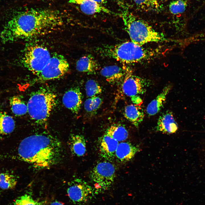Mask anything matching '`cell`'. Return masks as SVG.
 I'll return each instance as SVG.
<instances>
[{
  "instance_id": "cell-8",
  "label": "cell",
  "mask_w": 205,
  "mask_h": 205,
  "mask_svg": "<svg viewBox=\"0 0 205 205\" xmlns=\"http://www.w3.org/2000/svg\"><path fill=\"white\" fill-rule=\"evenodd\" d=\"M69 67V64L63 56L54 54L37 76L43 81L59 78L66 73Z\"/></svg>"
},
{
  "instance_id": "cell-28",
  "label": "cell",
  "mask_w": 205,
  "mask_h": 205,
  "mask_svg": "<svg viewBox=\"0 0 205 205\" xmlns=\"http://www.w3.org/2000/svg\"><path fill=\"white\" fill-rule=\"evenodd\" d=\"M46 201H39L34 199L31 196L25 194L16 199L13 205H46Z\"/></svg>"
},
{
  "instance_id": "cell-31",
  "label": "cell",
  "mask_w": 205,
  "mask_h": 205,
  "mask_svg": "<svg viewBox=\"0 0 205 205\" xmlns=\"http://www.w3.org/2000/svg\"><path fill=\"white\" fill-rule=\"evenodd\" d=\"M50 205H64L62 203L58 201H55L53 202Z\"/></svg>"
},
{
  "instance_id": "cell-12",
  "label": "cell",
  "mask_w": 205,
  "mask_h": 205,
  "mask_svg": "<svg viewBox=\"0 0 205 205\" xmlns=\"http://www.w3.org/2000/svg\"><path fill=\"white\" fill-rule=\"evenodd\" d=\"M68 2L78 5L81 11L87 15H92L101 13L116 14L102 4L92 0H69Z\"/></svg>"
},
{
  "instance_id": "cell-18",
  "label": "cell",
  "mask_w": 205,
  "mask_h": 205,
  "mask_svg": "<svg viewBox=\"0 0 205 205\" xmlns=\"http://www.w3.org/2000/svg\"><path fill=\"white\" fill-rule=\"evenodd\" d=\"M124 114L125 118L137 128L144 117L143 108L140 105L134 104L126 106L124 108Z\"/></svg>"
},
{
  "instance_id": "cell-4",
  "label": "cell",
  "mask_w": 205,
  "mask_h": 205,
  "mask_svg": "<svg viewBox=\"0 0 205 205\" xmlns=\"http://www.w3.org/2000/svg\"><path fill=\"white\" fill-rule=\"evenodd\" d=\"M122 3H118L121 9V16L131 41L140 46L149 43L169 42L163 34L129 11Z\"/></svg>"
},
{
  "instance_id": "cell-5",
  "label": "cell",
  "mask_w": 205,
  "mask_h": 205,
  "mask_svg": "<svg viewBox=\"0 0 205 205\" xmlns=\"http://www.w3.org/2000/svg\"><path fill=\"white\" fill-rule=\"evenodd\" d=\"M56 102L53 92L48 87H41L31 94L27 104L28 112L35 122L42 125L47 121Z\"/></svg>"
},
{
  "instance_id": "cell-33",
  "label": "cell",
  "mask_w": 205,
  "mask_h": 205,
  "mask_svg": "<svg viewBox=\"0 0 205 205\" xmlns=\"http://www.w3.org/2000/svg\"><path fill=\"white\" fill-rule=\"evenodd\" d=\"M164 0V1H165V0Z\"/></svg>"
},
{
  "instance_id": "cell-11",
  "label": "cell",
  "mask_w": 205,
  "mask_h": 205,
  "mask_svg": "<svg viewBox=\"0 0 205 205\" xmlns=\"http://www.w3.org/2000/svg\"><path fill=\"white\" fill-rule=\"evenodd\" d=\"M82 95L79 88H70L64 94L62 98L63 105L73 113L77 114L82 103Z\"/></svg>"
},
{
  "instance_id": "cell-15",
  "label": "cell",
  "mask_w": 205,
  "mask_h": 205,
  "mask_svg": "<svg viewBox=\"0 0 205 205\" xmlns=\"http://www.w3.org/2000/svg\"><path fill=\"white\" fill-rule=\"evenodd\" d=\"M128 72L125 68L113 65L104 67L100 73L107 81L114 84L123 81Z\"/></svg>"
},
{
  "instance_id": "cell-22",
  "label": "cell",
  "mask_w": 205,
  "mask_h": 205,
  "mask_svg": "<svg viewBox=\"0 0 205 205\" xmlns=\"http://www.w3.org/2000/svg\"><path fill=\"white\" fill-rule=\"evenodd\" d=\"M9 103L13 113L16 116L23 115L28 112L27 104L19 96H14L11 97Z\"/></svg>"
},
{
  "instance_id": "cell-6",
  "label": "cell",
  "mask_w": 205,
  "mask_h": 205,
  "mask_svg": "<svg viewBox=\"0 0 205 205\" xmlns=\"http://www.w3.org/2000/svg\"><path fill=\"white\" fill-rule=\"evenodd\" d=\"M51 57L50 52L46 47L40 44H31L25 48L22 62L26 68L37 76Z\"/></svg>"
},
{
  "instance_id": "cell-13",
  "label": "cell",
  "mask_w": 205,
  "mask_h": 205,
  "mask_svg": "<svg viewBox=\"0 0 205 205\" xmlns=\"http://www.w3.org/2000/svg\"><path fill=\"white\" fill-rule=\"evenodd\" d=\"M119 142L105 134L100 138L99 148L101 156L109 161L113 159Z\"/></svg>"
},
{
  "instance_id": "cell-9",
  "label": "cell",
  "mask_w": 205,
  "mask_h": 205,
  "mask_svg": "<svg viewBox=\"0 0 205 205\" xmlns=\"http://www.w3.org/2000/svg\"><path fill=\"white\" fill-rule=\"evenodd\" d=\"M151 84L150 80L128 72L122 85V92L131 98L144 94Z\"/></svg>"
},
{
  "instance_id": "cell-7",
  "label": "cell",
  "mask_w": 205,
  "mask_h": 205,
  "mask_svg": "<svg viewBox=\"0 0 205 205\" xmlns=\"http://www.w3.org/2000/svg\"><path fill=\"white\" fill-rule=\"evenodd\" d=\"M114 165L106 161L98 163L93 168L90 177L97 191L108 189L113 183L116 177Z\"/></svg>"
},
{
  "instance_id": "cell-17",
  "label": "cell",
  "mask_w": 205,
  "mask_h": 205,
  "mask_svg": "<svg viewBox=\"0 0 205 205\" xmlns=\"http://www.w3.org/2000/svg\"><path fill=\"white\" fill-rule=\"evenodd\" d=\"M171 88V85H167L163 89L162 91L148 105L146 112L149 116H153L158 113L163 107L166 97Z\"/></svg>"
},
{
  "instance_id": "cell-3",
  "label": "cell",
  "mask_w": 205,
  "mask_h": 205,
  "mask_svg": "<svg viewBox=\"0 0 205 205\" xmlns=\"http://www.w3.org/2000/svg\"><path fill=\"white\" fill-rule=\"evenodd\" d=\"M99 50L102 56L128 64L155 59L167 53L169 49L162 47L153 48H144L131 41L105 46L100 48Z\"/></svg>"
},
{
  "instance_id": "cell-30",
  "label": "cell",
  "mask_w": 205,
  "mask_h": 205,
  "mask_svg": "<svg viewBox=\"0 0 205 205\" xmlns=\"http://www.w3.org/2000/svg\"><path fill=\"white\" fill-rule=\"evenodd\" d=\"M99 3L102 4L106 3V0H92Z\"/></svg>"
},
{
  "instance_id": "cell-21",
  "label": "cell",
  "mask_w": 205,
  "mask_h": 205,
  "mask_svg": "<svg viewBox=\"0 0 205 205\" xmlns=\"http://www.w3.org/2000/svg\"><path fill=\"white\" fill-rule=\"evenodd\" d=\"M105 134L119 142L126 140L128 135L125 126L118 124L112 125L107 129Z\"/></svg>"
},
{
  "instance_id": "cell-27",
  "label": "cell",
  "mask_w": 205,
  "mask_h": 205,
  "mask_svg": "<svg viewBox=\"0 0 205 205\" xmlns=\"http://www.w3.org/2000/svg\"><path fill=\"white\" fill-rule=\"evenodd\" d=\"M139 8L145 11H157L160 6L158 0H133Z\"/></svg>"
},
{
  "instance_id": "cell-23",
  "label": "cell",
  "mask_w": 205,
  "mask_h": 205,
  "mask_svg": "<svg viewBox=\"0 0 205 205\" xmlns=\"http://www.w3.org/2000/svg\"><path fill=\"white\" fill-rule=\"evenodd\" d=\"M15 122L12 116L5 112H0V134L7 135L14 130Z\"/></svg>"
},
{
  "instance_id": "cell-20",
  "label": "cell",
  "mask_w": 205,
  "mask_h": 205,
  "mask_svg": "<svg viewBox=\"0 0 205 205\" xmlns=\"http://www.w3.org/2000/svg\"><path fill=\"white\" fill-rule=\"evenodd\" d=\"M69 146L71 152L77 157L84 155L86 151V141L84 136L80 134L71 136L68 141Z\"/></svg>"
},
{
  "instance_id": "cell-25",
  "label": "cell",
  "mask_w": 205,
  "mask_h": 205,
  "mask_svg": "<svg viewBox=\"0 0 205 205\" xmlns=\"http://www.w3.org/2000/svg\"><path fill=\"white\" fill-rule=\"evenodd\" d=\"M16 178L13 175L7 173L0 174V188L3 189L14 188L17 184Z\"/></svg>"
},
{
  "instance_id": "cell-24",
  "label": "cell",
  "mask_w": 205,
  "mask_h": 205,
  "mask_svg": "<svg viewBox=\"0 0 205 205\" xmlns=\"http://www.w3.org/2000/svg\"><path fill=\"white\" fill-rule=\"evenodd\" d=\"M102 103V99L98 96L89 97L84 103V108L86 113L89 116L95 115Z\"/></svg>"
},
{
  "instance_id": "cell-2",
  "label": "cell",
  "mask_w": 205,
  "mask_h": 205,
  "mask_svg": "<svg viewBox=\"0 0 205 205\" xmlns=\"http://www.w3.org/2000/svg\"><path fill=\"white\" fill-rule=\"evenodd\" d=\"M63 148L60 142L48 134L30 136L20 142L18 154L20 159L36 167H50L61 159Z\"/></svg>"
},
{
  "instance_id": "cell-26",
  "label": "cell",
  "mask_w": 205,
  "mask_h": 205,
  "mask_svg": "<svg viewBox=\"0 0 205 205\" xmlns=\"http://www.w3.org/2000/svg\"><path fill=\"white\" fill-rule=\"evenodd\" d=\"M85 90L86 94L89 97L96 96L102 91V87L98 83L91 79L88 80L86 83Z\"/></svg>"
},
{
  "instance_id": "cell-34",
  "label": "cell",
  "mask_w": 205,
  "mask_h": 205,
  "mask_svg": "<svg viewBox=\"0 0 205 205\" xmlns=\"http://www.w3.org/2000/svg\"><path fill=\"white\" fill-rule=\"evenodd\" d=\"M43 0L44 1V0Z\"/></svg>"
},
{
  "instance_id": "cell-32",
  "label": "cell",
  "mask_w": 205,
  "mask_h": 205,
  "mask_svg": "<svg viewBox=\"0 0 205 205\" xmlns=\"http://www.w3.org/2000/svg\"><path fill=\"white\" fill-rule=\"evenodd\" d=\"M196 0V1H199V0Z\"/></svg>"
},
{
  "instance_id": "cell-14",
  "label": "cell",
  "mask_w": 205,
  "mask_h": 205,
  "mask_svg": "<svg viewBox=\"0 0 205 205\" xmlns=\"http://www.w3.org/2000/svg\"><path fill=\"white\" fill-rule=\"evenodd\" d=\"M157 131L165 133L172 134L178 129V124L172 113L168 110L160 116L155 127Z\"/></svg>"
},
{
  "instance_id": "cell-10",
  "label": "cell",
  "mask_w": 205,
  "mask_h": 205,
  "mask_svg": "<svg viewBox=\"0 0 205 205\" xmlns=\"http://www.w3.org/2000/svg\"><path fill=\"white\" fill-rule=\"evenodd\" d=\"M67 192L69 198L74 202L83 204L92 198L94 190L85 181L77 178L72 182Z\"/></svg>"
},
{
  "instance_id": "cell-1",
  "label": "cell",
  "mask_w": 205,
  "mask_h": 205,
  "mask_svg": "<svg viewBox=\"0 0 205 205\" xmlns=\"http://www.w3.org/2000/svg\"><path fill=\"white\" fill-rule=\"evenodd\" d=\"M65 22L63 14L58 10L27 9L14 15L5 26L0 37L4 43L31 39L60 30Z\"/></svg>"
},
{
  "instance_id": "cell-19",
  "label": "cell",
  "mask_w": 205,
  "mask_h": 205,
  "mask_svg": "<svg viewBox=\"0 0 205 205\" xmlns=\"http://www.w3.org/2000/svg\"><path fill=\"white\" fill-rule=\"evenodd\" d=\"M99 67L97 62L92 56L90 55L81 57L76 63V69L78 71L88 74L95 73Z\"/></svg>"
},
{
  "instance_id": "cell-29",
  "label": "cell",
  "mask_w": 205,
  "mask_h": 205,
  "mask_svg": "<svg viewBox=\"0 0 205 205\" xmlns=\"http://www.w3.org/2000/svg\"><path fill=\"white\" fill-rule=\"evenodd\" d=\"M187 5L186 0H176L172 1L169 4V10L174 15L181 14L184 12Z\"/></svg>"
},
{
  "instance_id": "cell-16",
  "label": "cell",
  "mask_w": 205,
  "mask_h": 205,
  "mask_svg": "<svg viewBox=\"0 0 205 205\" xmlns=\"http://www.w3.org/2000/svg\"><path fill=\"white\" fill-rule=\"evenodd\" d=\"M140 150L138 146L128 142H121L118 146L115 157L121 162H126L132 159Z\"/></svg>"
}]
</instances>
